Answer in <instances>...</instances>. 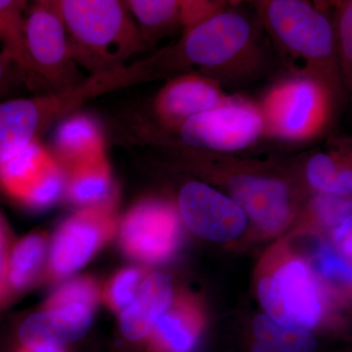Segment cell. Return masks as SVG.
<instances>
[{"instance_id": "obj_18", "label": "cell", "mask_w": 352, "mask_h": 352, "mask_svg": "<svg viewBox=\"0 0 352 352\" xmlns=\"http://www.w3.org/2000/svg\"><path fill=\"white\" fill-rule=\"evenodd\" d=\"M64 173L67 192L74 203L94 206L110 198L111 173L106 152L74 164Z\"/></svg>"}, {"instance_id": "obj_21", "label": "cell", "mask_w": 352, "mask_h": 352, "mask_svg": "<svg viewBox=\"0 0 352 352\" xmlns=\"http://www.w3.org/2000/svg\"><path fill=\"white\" fill-rule=\"evenodd\" d=\"M332 7L336 47L340 75L347 95L352 90V1L339 0L329 4Z\"/></svg>"}, {"instance_id": "obj_16", "label": "cell", "mask_w": 352, "mask_h": 352, "mask_svg": "<svg viewBox=\"0 0 352 352\" xmlns=\"http://www.w3.org/2000/svg\"><path fill=\"white\" fill-rule=\"evenodd\" d=\"M305 176L319 194L349 197L352 190L351 142L339 141L326 150L311 153L305 162Z\"/></svg>"}, {"instance_id": "obj_6", "label": "cell", "mask_w": 352, "mask_h": 352, "mask_svg": "<svg viewBox=\"0 0 352 352\" xmlns=\"http://www.w3.org/2000/svg\"><path fill=\"white\" fill-rule=\"evenodd\" d=\"M25 31L30 64L41 94L63 91L82 82L63 21L52 1L32 6L25 17Z\"/></svg>"}, {"instance_id": "obj_29", "label": "cell", "mask_w": 352, "mask_h": 352, "mask_svg": "<svg viewBox=\"0 0 352 352\" xmlns=\"http://www.w3.org/2000/svg\"><path fill=\"white\" fill-rule=\"evenodd\" d=\"M351 228L352 217L344 220L339 226L333 228V239L336 245L339 248L340 252L344 254L346 258H351L352 245H351Z\"/></svg>"}, {"instance_id": "obj_4", "label": "cell", "mask_w": 352, "mask_h": 352, "mask_svg": "<svg viewBox=\"0 0 352 352\" xmlns=\"http://www.w3.org/2000/svg\"><path fill=\"white\" fill-rule=\"evenodd\" d=\"M340 102L310 76L288 73L271 85L258 104L265 138L302 143L318 138L332 124Z\"/></svg>"}, {"instance_id": "obj_33", "label": "cell", "mask_w": 352, "mask_h": 352, "mask_svg": "<svg viewBox=\"0 0 352 352\" xmlns=\"http://www.w3.org/2000/svg\"><path fill=\"white\" fill-rule=\"evenodd\" d=\"M4 244H6V233H4L3 224H2L1 219H0V254H2Z\"/></svg>"}, {"instance_id": "obj_25", "label": "cell", "mask_w": 352, "mask_h": 352, "mask_svg": "<svg viewBox=\"0 0 352 352\" xmlns=\"http://www.w3.org/2000/svg\"><path fill=\"white\" fill-rule=\"evenodd\" d=\"M317 270L322 276L330 281L346 284L351 282V264L330 247L322 248L317 258Z\"/></svg>"}, {"instance_id": "obj_27", "label": "cell", "mask_w": 352, "mask_h": 352, "mask_svg": "<svg viewBox=\"0 0 352 352\" xmlns=\"http://www.w3.org/2000/svg\"><path fill=\"white\" fill-rule=\"evenodd\" d=\"M96 302V291L88 282H74L62 289L50 303V308L82 303L91 307Z\"/></svg>"}, {"instance_id": "obj_31", "label": "cell", "mask_w": 352, "mask_h": 352, "mask_svg": "<svg viewBox=\"0 0 352 352\" xmlns=\"http://www.w3.org/2000/svg\"><path fill=\"white\" fill-rule=\"evenodd\" d=\"M19 352H65L63 349L55 347H39V349H23Z\"/></svg>"}, {"instance_id": "obj_24", "label": "cell", "mask_w": 352, "mask_h": 352, "mask_svg": "<svg viewBox=\"0 0 352 352\" xmlns=\"http://www.w3.org/2000/svg\"><path fill=\"white\" fill-rule=\"evenodd\" d=\"M314 206L318 219L326 226L333 228L351 217V201L347 197L319 194Z\"/></svg>"}, {"instance_id": "obj_10", "label": "cell", "mask_w": 352, "mask_h": 352, "mask_svg": "<svg viewBox=\"0 0 352 352\" xmlns=\"http://www.w3.org/2000/svg\"><path fill=\"white\" fill-rule=\"evenodd\" d=\"M232 96V95H231ZM223 87L195 69L168 78L152 104L156 132H170L193 116L226 103L231 98Z\"/></svg>"}, {"instance_id": "obj_32", "label": "cell", "mask_w": 352, "mask_h": 352, "mask_svg": "<svg viewBox=\"0 0 352 352\" xmlns=\"http://www.w3.org/2000/svg\"><path fill=\"white\" fill-rule=\"evenodd\" d=\"M251 352H275V351H271L270 349H268L267 346H263V344H261V342H254V346H252Z\"/></svg>"}, {"instance_id": "obj_14", "label": "cell", "mask_w": 352, "mask_h": 352, "mask_svg": "<svg viewBox=\"0 0 352 352\" xmlns=\"http://www.w3.org/2000/svg\"><path fill=\"white\" fill-rule=\"evenodd\" d=\"M92 321L91 307L74 303L32 315L23 322L18 336L23 349H63L82 339Z\"/></svg>"}, {"instance_id": "obj_12", "label": "cell", "mask_w": 352, "mask_h": 352, "mask_svg": "<svg viewBox=\"0 0 352 352\" xmlns=\"http://www.w3.org/2000/svg\"><path fill=\"white\" fill-rule=\"evenodd\" d=\"M113 226L110 199L90 206L62 226L53 245L51 263L59 275H69L87 263Z\"/></svg>"}, {"instance_id": "obj_28", "label": "cell", "mask_w": 352, "mask_h": 352, "mask_svg": "<svg viewBox=\"0 0 352 352\" xmlns=\"http://www.w3.org/2000/svg\"><path fill=\"white\" fill-rule=\"evenodd\" d=\"M16 83H23L19 71L6 53H0V96L6 94Z\"/></svg>"}, {"instance_id": "obj_5", "label": "cell", "mask_w": 352, "mask_h": 352, "mask_svg": "<svg viewBox=\"0 0 352 352\" xmlns=\"http://www.w3.org/2000/svg\"><path fill=\"white\" fill-rule=\"evenodd\" d=\"M265 138L258 104L231 96L226 103L190 118L170 132L142 131L139 139L150 145L175 144L191 149L236 154Z\"/></svg>"}, {"instance_id": "obj_22", "label": "cell", "mask_w": 352, "mask_h": 352, "mask_svg": "<svg viewBox=\"0 0 352 352\" xmlns=\"http://www.w3.org/2000/svg\"><path fill=\"white\" fill-rule=\"evenodd\" d=\"M44 243L38 236H30L14 249L7 264V280L14 288H22L31 280L43 258Z\"/></svg>"}, {"instance_id": "obj_17", "label": "cell", "mask_w": 352, "mask_h": 352, "mask_svg": "<svg viewBox=\"0 0 352 352\" xmlns=\"http://www.w3.org/2000/svg\"><path fill=\"white\" fill-rule=\"evenodd\" d=\"M54 138V155L63 170L105 151L103 134L87 115H69L61 120Z\"/></svg>"}, {"instance_id": "obj_7", "label": "cell", "mask_w": 352, "mask_h": 352, "mask_svg": "<svg viewBox=\"0 0 352 352\" xmlns=\"http://www.w3.org/2000/svg\"><path fill=\"white\" fill-rule=\"evenodd\" d=\"M258 298L266 315L284 327L311 331L320 321V296L309 270L292 261L259 281Z\"/></svg>"}, {"instance_id": "obj_20", "label": "cell", "mask_w": 352, "mask_h": 352, "mask_svg": "<svg viewBox=\"0 0 352 352\" xmlns=\"http://www.w3.org/2000/svg\"><path fill=\"white\" fill-rule=\"evenodd\" d=\"M256 342L275 352H314L317 342L310 331L284 327L268 315L259 314L254 321Z\"/></svg>"}, {"instance_id": "obj_26", "label": "cell", "mask_w": 352, "mask_h": 352, "mask_svg": "<svg viewBox=\"0 0 352 352\" xmlns=\"http://www.w3.org/2000/svg\"><path fill=\"white\" fill-rule=\"evenodd\" d=\"M140 273L136 270L124 271L113 282L111 296L113 305L118 310L124 312L127 309L138 296V288Z\"/></svg>"}, {"instance_id": "obj_2", "label": "cell", "mask_w": 352, "mask_h": 352, "mask_svg": "<svg viewBox=\"0 0 352 352\" xmlns=\"http://www.w3.org/2000/svg\"><path fill=\"white\" fill-rule=\"evenodd\" d=\"M252 6L289 72H295L302 62L296 74L318 80L340 103L347 98L329 13L305 0H261Z\"/></svg>"}, {"instance_id": "obj_11", "label": "cell", "mask_w": 352, "mask_h": 352, "mask_svg": "<svg viewBox=\"0 0 352 352\" xmlns=\"http://www.w3.org/2000/svg\"><path fill=\"white\" fill-rule=\"evenodd\" d=\"M127 9L135 20L146 45L176 31H189L229 6L222 0H129Z\"/></svg>"}, {"instance_id": "obj_19", "label": "cell", "mask_w": 352, "mask_h": 352, "mask_svg": "<svg viewBox=\"0 0 352 352\" xmlns=\"http://www.w3.org/2000/svg\"><path fill=\"white\" fill-rule=\"evenodd\" d=\"M25 6V1L0 0V38L4 45L3 52L12 60L19 71L25 87L41 95L28 55L23 15Z\"/></svg>"}, {"instance_id": "obj_1", "label": "cell", "mask_w": 352, "mask_h": 352, "mask_svg": "<svg viewBox=\"0 0 352 352\" xmlns=\"http://www.w3.org/2000/svg\"><path fill=\"white\" fill-rule=\"evenodd\" d=\"M258 18L252 19L230 4L170 46L178 73L191 71L223 87L256 82L272 71L274 60Z\"/></svg>"}, {"instance_id": "obj_8", "label": "cell", "mask_w": 352, "mask_h": 352, "mask_svg": "<svg viewBox=\"0 0 352 352\" xmlns=\"http://www.w3.org/2000/svg\"><path fill=\"white\" fill-rule=\"evenodd\" d=\"M0 186L30 207L46 208L63 193L66 176L52 153L34 142L0 164Z\"/></svg>"}, {"instance_id": "obj_9", "label": "cell", "mask_w": 352, "mask_h": 352, "mask_svg": "<svg viewBox=\"0 0 352 352\" xmlns=\"http://www.w3.org/2000/svg\"><path fill=\"white\" fill-rule=\"evenodd\" d=\"M178 210L192 233L212 242L237 239L249 221L230 197L198 180L186 182L180 188Z\"/></svg>"}, {"instance_id": "obj_23", "label": "cell", "mask_w": 352, "mask_h": 352, "mask_svg": "<svg viewBox=\"0 0 352 352\" xmlns=\"http://www.w3.org/2000/svg\"><path fill=\"white\" fill-rule=\"evenodd\" d=\"M155 347L159 352H191L195 346L193 331L175 314H164L154 329Z\"/></svg>"}, {"instance_id": "obj_3", "label": "cell", "mask_w": 352, "mask_h": 352, "mask_svg": "<svg viewBox=\"0 0 352 352\" xmlns=\"http://www.w3.org/2000/svg\"><path fill=\"white\" fill-rule=\"evenodd\" d=\"M63 21L69 48L78 66L90 76L126 66L127 60L147 48L124 1H52Z\"/></svg>"}, {"instance_id": "obj_15", "label": "cell", "mask_w": 352, "mask_h": 352, "mask_svg": "<svg viewBox=\"0 0 352 352\" xmlns=\"http://www.w3.org/2000/svg\"><path fill=\"white\" fill-rule=\"evenodd\" d=\"M173 300L170 279L163 273H154L143 282L133 303L120 318V331L129 342L145 339Z\"/></svg>"}, {"instance_id": "obj_13", "label": "cell", "mask_w": 352, "mask_h": 352, "mask_svg": "<svg viewBox=\"0 0 352 352\" xmlns=\"http://www.w3.org/2000/svg\"><path fill=\"white\" fill-rule=\"evenodd\" d=\"M179 231L175 208L148 201L133 208L122 222V239L127 251L148 261H160L170 254Z\"/></svg>"}, {"instance_id": "obj_30", "label": "cell", "mask_w": 352, "mask_h": 352, "mask_svg": "<svg viewBox=\"0 0 352 352\" xmlns=\"http://www.w3.org/2000/svg\"><path fill=\"white\" fill-rule=\"evenodd\" d=\"M7 279V263L3 256L0 254V298L3 295Z\"/></svg>"}]
</instances>
